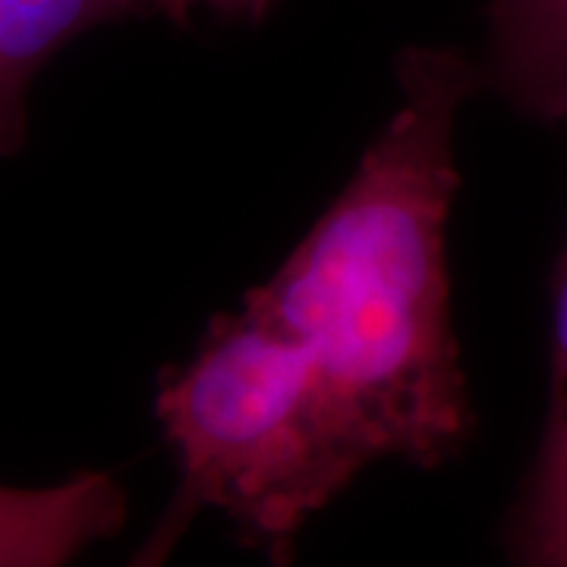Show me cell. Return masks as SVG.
I'll return each mask as SVG.
<instances>
[{"mask_svg": "<svg viewBox=\"0 0 567 567\" xmlns=\"http://www.w3.org/2000/svg\"><path fill=\"white\" fill-rule=\"evenodd\" d=\"M398 82L401 104L344 193L244 309L316 360L379 457L432 466L473 425L445 234L457 189L454 126L476 70L457 51L410 48Z\"/></svg>", "mask_w": 567, "mask_h": 567, "instance_id": "1", "label": "cell"}, {"mask_svg": "<svg viewBox=\"0 0 567 567\" xmlns=\"http://www.w3.org/2000/svg\"><path fill=\"white\" fill-rule=\"evenodd\" d=\"M158 416L183 483L142 561H158L203 507L284 555L306 520L379 457L316 360L246 309L212 322L199 353L162 385Z\"/></svg>", "mask_w": 567, "mask_h": 567, "instance_id": "2", "label": "cell"}, {"mask_svg": "<svg viewBox=\"0 0 567 567\" xmlns=\"http://www.w3.org/2000/svg\"><path fill=\"white\" fill-rule=\"evenodd\" d=\"M126 495L107 473L48 488L0 486V567H54L117 533Z\"/></svg>", "mask_w": 567, "mask_h": 567, "instance_id": "3", "label": "cell"}, {"mask_svg": "<svg viewBox=\"0 0 567 567\" xmlns=\"http://www.w3.org/2000/svg\"><path fill=\"white\" fill-rule=\"evenodd\" d=\"M488 76L527 114L567 123V0H492Z\"/></svg>", "mask_w": 567, "mask_h": 567, "instance_id": "4", "label": "cell"}, {"mask_svg": "<svg viewBox=\"0 0 567 567\" xmlns=\"http://www.w3.org/2000/svg\"><path fill=\"white\" fill-rule=\"evenodd\" d=\"M511 551L527 565L567 567V249L555 278L546 432L514 511Z\"/></svg>", "mask_w": 567, "mask_h": 567, "instance_id": "5", "label": "cell"}, {"mask_svg": "<svg viewBox=\"0 0 567 567\" xmlns=\"http://www.w3.org/2000/svg\"><path fill=\"white\" fill-rule=\"evenodd\" d=\"M130 0H0V66L29 85L41 63Z\"/></svg>", "mask_w": 567, "mask_h": 567, "instance_id": "6", "label": "cell"}, {"mask_svg": "<svg viewBox=\"0 0 567 567\" xmlns=\"http://www.w3.org/2000/svg\"><path fill=\"white\" fill-rule=\"evenodd\" d=\"M25 85L0 66V155L17 152L25 130Z\"/></svg>", "mask_w": 567, "mask_h": 567, "instance_id": "7", "label": "cell"}, {"mask_svg": "<svg viewBox=\"0 0 567 567\" xmlns=\"http://www.w3.org/2000/svg\"><path fill=\"white\" fill-rule=\"evenodd\" d=\"M268 0H218V10H227V13H240V17H259Z\"/></svg>", "mask_w": 567, "mask_h": 567, "instance_id": "8", "label": "cell"}, {"mask_svg": "<svg viewBox=\"0 0 567 567\" xmlns=\"http://www.w3.org/2000/svg\"><path fill=\"white\" fill-rule=\"evenodd\" d=\"M164 3L167 10H174V13H183L186 7H193V3H212V7H218V0H158Z\"/></svg>", "mask_w": 567, "mask_h": 567, "instance_id": "9", "label": "cell"}]
</instances>
